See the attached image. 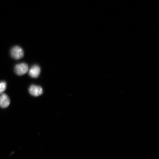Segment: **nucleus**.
Returning a JSON list of instances; mask_svg holds the SVG:
<instances>
[{"label":"nucleus","mask_w":159,"mask_h":159,"mask_svg":"<svg viewBox=\"0 0 159 159\" xmlns=\"http://www.w3.org/2000/svg\"><path fill=\"white\" fill-rule=\"evenodd\" d=\"M11 54L13 58L15 59H19L23 58L24 55V53L21 48L18 46H16L11 49Z\"/></svg>","instance_id":"f257e3e1"},{"label":"nucleus","mask_w":159,"mask_h":159,"mask_svg":"<svg viewBox=\"0 0 159 159\" xmlns=\"http://www.w3.org/2000/svg\"><path fill=\"white\" fill-rule=\"evenodd\" d=\"M28 70L29 66L26 63H21L16 66L15 71L18 75H22L27 73Z\"/></svg>","instance_id":"f03ea898"},{"label":"nucleus","mask_w":159,"mask_h":159,"mask_svg":"<svg viewBox=\"0 0 159 159\" xmlns=\"http://www.w3.org/2000/svg\"><path fill=\"white\" fill-rule=\"evenodd\" d=\"M29 92L33 96L38 97L43 94V91L41 87L33 85L30 87Z\"/></svg>","instance_id":"7ed1b4c3"},{"label":"nucleus","mask_w":159,"mask_h":159,"mask_svg":"<svg viewBox=\"0 0 159 159\" xmlns=\"http://www.w3.org/2000/svg\"><path fill=\"white\" fill-rule=\"evenodd\" d=\"M10 99L7 94H2L0 96V107L5 108L9 106L10 104Z\"/></svg>","instance_id":"20e7f679"},{"label":"nucleus","mask_w":159,"mask_h":159,"mask_svg":"<svg viewBox=\"0 0 159 159\" xmlns=\"http://www.w3.org/2000/svg\"><path fill=\"white\" fill-rule=\"evenodd\" d=\"M41 72L40 67L37 65H34L29 71V75L33 78H37L39 76Z\"/></svg>","instance_id":"39448f33"},{"label":"nucleus","mask_w":159,"mask_h":159,"mask_svg":"<svg viewBox=\"0 0 159 159\" xmlns=\"http://www.w3.org/2000/svg\"><path fill=\"white\" fill-rule=\"evenodd\" d=\"M7 87V83L5 81L0 82V94H2L6 90Z\"/></svg>","instance_id":"423d86ee"}]
</instances>
